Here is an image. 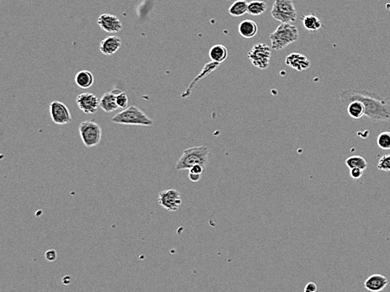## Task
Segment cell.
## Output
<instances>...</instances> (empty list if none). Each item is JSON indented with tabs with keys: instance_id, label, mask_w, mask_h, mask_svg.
Segmentation results:
<instances>
[{
	"instance_id": "6da1fadb",
	"label": "cell",
	"mask_w": 390,
	"mask_h": 292,
	"mask_svg": "<svg viewBox=\"0 0 390 292\" xmlns=\"http://www.w3.org/2000/svg\"><path fill=\"white\" fill-rule=\"evenodd\" d=\"M341 103L347 106L350 102L360 100L364 104L365 116L372 122H390V101L373 92L345 89L340 94Z\"/></svg>"
},
{
	"instance_id": "7a4b0ae2",
	"label": "cell",
	"mask_w": 390,
	"mask_h": 292,
	"mask_svg": "<svg viewBox=\"0 0 390 292\" xmlns=\"http://www.w3.org/2000/svg\"><path fill=\"white\" fill-rule=\"evenodd\" d=\"M269 38L271 41V48L280 51L299 40V29L294 24L281 23L269 36Z\"/></svg>"
},
{
	"instance_id": "3957f363",
	"label": "cell",
	"mask_w": 390,
	"mask_h": 292,
	"mask_svg": "<svg viewBox=\"0 0 390 292\" xmlns=\"http://www.w3.org/2000/svg\"><path fill=\"white\" fill-rule=\"evenodd\" d=\"M211 150L208 147H193L185 149L175 166L176 170L188 169L197 164L206 167L208 163Z\"/></svg>"
},
{
	"instance_id": "277c9868",
	"label": "cell",
	"mask_w": 390,
	"mask_h": 292,
	"mask_svg": "<svg viewBox=\"0 0 390 292\" xmlns=\"http://www.w3.org/2000/svg\"><path fill=\"white\" fill-rule=\"evenodd\" d=\"M112 122L115 124L128 125V126H144L150 127L153 125V120L145 114L142 109L135 105L128 107L122 111L117 113Z\"/></svg>"
},
{
	"instance_id": "5b68a950",
	"label": "cell",
	"mask_w": 390,
	"mask_h": 292,
	"mask_svg": "<svg viewBox=\"0 0 390 292\" xmlns=\"http://www.w3.org/2000/svg\"><path fill=\"white\" fill-rule=\"evenodd\" d=\"M271 16L281 23H294L298 17L296 8L292 0H275Z\"/></svg>"
},
{
	"instance_id": "8992f818",
	"label": "cell",
	"mask_w": 390,
	"mask_h": 292,
	"mask_svg": "<svg viewBox=\"0 0 390 292\" xmlns=\"http://www.w3.org/2000/svg\"><path fill=\"white\" fill-rule=\"evenodd\" d=\"M79 134L86 148H91L99 144L102 139V129L97 122L85 121L79 125Z\"/></svg>"
},
{
	"instance_id": "52a82bcc",
	"label": "cell",
	"mask_w": 390,
	"mask_h": 292,
	"mask_svg": "<svg viewBox=\"0 0 390 292\" xmlns=\"http://www.w3.org/2000/svg\"><path fill=\"white\" fill-rule=\"evenodd\" d=\"M271 56V48L264 43L256 44L247 54L251 64L262 70L269 68Z\"/></svg>"
},
{
	"instance_id": "ba28073f",
	"label": "cell",
	"mask_w": 390,
	"mask_h": 292,
	"mask_svg": "<svg viewBox=\"0 0 390 292\" xmlns=\"http://www.w3.org/2000/svg\"><path fill=\"white\" fill-rule=\"evenodd\" d=\"M158 203L167 211L173 212L177 211L182 205V198L178 191L171 189L160 192Z\"/></svg>"
},
{
	"instance_id": "9c48e42d",
	"label": "cell",
	"mask_w": 390,
	"mask_h": 292,
	"mask_svg": "<svg viewBox=\"0 0 390 292\" xmlns=\"http://www.w3.org/2000/svg\"><path fill=\"white\" fill-rule=\"evenodd\" d=\"M50 114L51 121L56 125L69 124L71 122L72 115L69 107L61 101L51 102L50 104Z\"/></svg>"
},
{
	"instance_id": "30bf717a",
	"label": "cell",
	"mask_w": 390,
	"mask_h": 292,
	"mask_svg": "<svg viewBox=\"0 0 390 292\" xmlns=\"http://www.w3.org/2000/svg\"><path fill=\"white\" fill-rule=\"evenodd\" d=\"M76 103L79 109L87 114H95L99 107V99L92 93L79 94L76 98Z\"/></svg>"
},
{
	"instance_id": "8fae6325",
	"label": "cell",
	"mask_w": 390,
	"mask_h": 292,
	"mask_svg": "<svg viewBox=\"0 0 390 292\" xmlns=\"http://www.w3.org/2000/svg\"><path fill=\"white\" fill-rule=\"evenodd\" d=\"M98 25L107 33H117L123 28L121 21L117 16L111 14H103L98 19Z\"/></svg>"
},
{
	"instance_id": "7c38bea8",
	"label": "cell",
	"mask_w": 390,
	"mask_h": 292,
	"mask_svg": "<svg viewBox=\"0 0 390 292\" xmlns=\"http://www.w3.org/2000/svg\"><path fill=\"white\" fill-rule=\"evenodd\" d=\"M285 64L287 66L290 67L291 69L298 72L307 70L311 65L308 57L299 52H293L288 55L285 59Z\"/></svg>"
},
{
	"instance_id": "4fadbf2b",
	"label": "cell",
	"mask_w": 390,
	"mask_h": 292,
	"mask_svg": "<svg viewBox=\"0 0 390 292\" xmlns=\"http://www.w3.org/2000/svg\"><path fill=\"white\" fill-rule=\"evenodd\" d=\"M388 284L387 277L382 274H374L367 277L365 280L364 287L367 290L372 292L382 291Z\"/></svg>"
},
{
	"instance_id": "5bb4252c",
	"label": "cell",
	"mask_w": 390,
	"mask_h": 292,
	"mask_svg": "<svg viewBox=\"0 0 390 292\" xmlns=\"http://www.w3.org/2000/svg\"><path fill=\"white\" fill-rule=\"evenodd\" d=\"M121 40L117 36H110L104 38L100 42L99 50L105 56H112L119 51L121 46Z\"/></svg>"
},
{
	"instance_id": "9a60e30c",
	"label": "cell",
	"mask_w": 390,
	"mask_h": 292,
	"mask_svg": "<svg viewBox=\"0 0 390 292\" xmlns=\"http://www.w3.org/2000/svg\"><path fill=\"white\" fill-rule=\"evenodd\" d=\"M119 92V89H113L111 91L106 92L105 94L99 99V107L106 113L111 112L119 109L117 104L116 95Z\"/></svg>"
},
{
	"instance_id": "2e32d148",
	"label": "cell",
	"mask_w": 390,
	"mask_h": 292,
	"mask_svg": "<svg viewBox=\"0 0 390 292\" xmlns=\"http://www.w3.org/2000/svg\"><path fill=\"white\" fill-rule=\"evenodd\" d=\"M239 34L243 38H253L258 31V26L256 22L251 20H244L238 26Z\"/></svg>"
},
{
	"instance_id": "e0dca14e",
	"label": "cell",
	"mask_w": 390,
	"mask_h": 292,
	"mask_svg": "<svg viewBox=\"0 0 390 292\" xmlns=\"http://www.w3.org/2000/svg\"><path fill=\"white\" fill-rule=\"evenodd\" d=\"M228 49L226 48V46L221 45V44L215 45L211 47V50L209 51V56H210L211 61L218 64L226 61L228 57Z\"/></svg>"
},
{
	"instance_id": "ac0fdd59",
	"label": "cell",
	"mask_w": 390,
	"mask_h": 292,
	"mask_svg": "<svg viewBox=\"0 0 390 292\" xmlns=\"http://www.w3.org/2000/svg\"><path fill=\"white\" fill-rule=\"evenodd\" d=\"M75 82L79 88L84 89H89L94 84V74L89 70H81L76 74Z\"/></svg>"
},
{
	"instance_id": "d6986e66",
	"label": "cell",
	"mask_w": 390,
	"mask_h": 292,
	"mask_svg": "<svg viewBox=\"0 0 390 292\" xmlns=\"http://www.w3.org/2000/svg\"><path fill=\"white\" fill-rule=\"evenodd\" d=\"M347 114L352 119H361L365 116V106L363 103L360 100H353L350 102L347 105Z\"/></svg>"
},
{
	"instance_id": "ffe728a7",
	"label": "cell",
	"mask_w": 390,
	"mask_h": 292,
	"mask_svg": "<svg viewBox=\"0 0 390 292\" xmlns=\"http://www.w3.org/2000/svg\"><path fill=\"white\" fill-rule=\"evenodd\" d=\"M302 24L308 31H318L322 28V22L315 15H307L302 18Z\"/></svg>"
},
{
	"instance_id": "44dd1931",
	"label": "cell",
	"mask_w": 390,
	"mask_h": 292,
	"mask_svg": "<svg viewBox=\"0 0 390 292\" xmlns=\"http://www.w3.org/2000/svg\"><path fill=\"white\" fill-rule=\"evenodd\" d=\"M248 4L246 0H236L229 8V14L234 17L243 16L247 13Z\"/></svg>"
},
{
	"instance_id": "7402d4cb",
	"label": "cell",
	"mask_w": 390,
	"mask_h": 292,
	"mask_svg": "<svg viewBox=\"0 0 390 292\" xmlns=\"http://www.w3.org/2000/svg\"><path fill=\"white\" fill-rule=\"evenodd\" d=\"M346 165L347 168H361L362 170H365L367 168V162L362 156H351L347 158L346 160Z\"/></svg>"
},
{
	"instance_id": "603a6c76",
	"label": "cell",
	"mask_w": 390,
	"mask_h": 292,
	"mask_svg": "<svg viewBox=\"0 0 390 292\" xmlns=\"http://www.w3.org/2000/svg\"><path fill=\"white\" fill-rule=\"evenodd\" d=\"M267 11V5L264 1L253 0L248 4L247 13L251 16H258L265 13Z\"/></svg>"
},
{
	"instance_id": "cb8c5ba5",
	"label": "cell",
	"mask_w": 390,
	"mask_h": 292,
	"mask_svg": "<svg viewBox=\"0 0 390 292\" xmlns=\"http://www.w3.org/2000/svg\"><path fill=\"white\" fill-rule=\"evenodd\" d=\"M377 145L382 150H390V132H382L377 138Z\"/></svg>"
},
{
	"instance_id": "d4e9b609",
	"label": "cell",
	"mask_w": 390,
	"mask_h": 292,
	"mask_svg": "<svg viewBox=\"0 0 390 292\" xmlns=\"http://www.w3.org/2000/svg\"><path fill=\"white\" fill-rule=\"evenodd\" d=\"M377 168L380 171L390 172V154H386L380 158Z\"/></svg>"
},
{
	"instance_id": "484cf974",
	"label": "cell",
	"mask_w": 390,
	"mask_h": 292,
	"mask_svg": "<svg viewBox=\"0 0 390 292\" xmlns=\"http://www.w3.org/2000/svg\"><path fill=\"white\" fill-rule=\"evenodd\" d=\"M128 95H127L125 92H118V94L116 95V102L118 106L120 109H126L127 105H128Z\"/></svg>"
},
{
	"instance_id": "4316f807",
	"label": "cell",
	"mask_w": 390,
	"mask_h": 292,
	"mask_svg": "<svg viewBox=\"0 0 390 292\" xmlns=\"http://www.w3.org/2000/svg\"><path fill=\"white\" fill-rule=\"evenodd\" d=\"M363 171L364 170H362L361 168H351V169H350V176H351V178L353 179V180H359V179L362 178V174H363Z\"/></svg>"
},
{
	"instance_id": "83f0119b",
	"label": "cell",
	"mask_w": 390,
	"mask_h": 292,
	"mask_svg": "<svg viewBox=\"0 0 390 292\" xmlns=\"http://www.w3.org/2000/svg\"><path fill=\"white\" fill-rule=\"evenodd\" d=\"M45 257H46L47 261L54 262L56 261V258H57V254H56V250L51 249V250H47L45 253Z\"/></svg>"
},
{
	"instance_id": "f1b7e54d",
	"label": "cell",
	"mask_w": 390,
	"mask_h": 292,
	"mask_svg": "<svg viewBox=\"0 0 390 292\" xmlns=\"http://www.w3.org/2000/svg\"><path fill=\"white\" fill-rule=\"evenodd\" d=\"M304 292H314L317 290V285L314 282H309L306 284L304 289Z\"/></svg>"
},
{
	"instance_id": "f546056e",
	"label": "cell",
	"mask_w": 390,
	"mask_h": 292,
	"mask_svg": "<svg viewBox=\"0 0 390 292\" xmlns=\"http://www.w3.org/2000/svg\"><path fill=\"white\" fill-rule=\"evenodd\" d=\"M204 168H205L204 166L201 165V164H197V165H194L193 167H192V168H190L189 170L188 171L191 172V173L202 174V173H203Z\"/></svg>"
},
{
	"instance_id": "4dcf8cb0",
	"label": "cell",
	"mask_w": 390,
	"mask_h": 292,
	"mask_svg": "<svg viewBox=\"0 0 390 292\" xmlns=\"http://www.w3.org/2000/svg\"><path fill=\"white\" fill-rule=\"evenodd\" d=\"M188 179L192 182H199L201 180V174L188 172Z\"/></svg>"
}]
</instances>
